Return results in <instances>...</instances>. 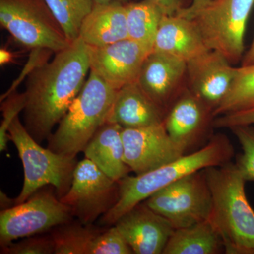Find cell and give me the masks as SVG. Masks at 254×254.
<instances>
[{"instance_id": "obj_1", "label": "cell", "mask_w": 254, "mask_h": 254, "mask_svg": "<svg viewBox=\"0 0 254 254\" xmlns=\"http://www.w3.org/2000/svg\"><path fill=\"white\" fill-rule=\"evenodd\" d=\"M90 70L88 46L78 38L28 76L23 125L37 142L51 136L86 83Z\"/></svg>"}, {"instance_id": "obj_2", "label": "cell", "mask_w": 254, "mask_h": 254, "mask_svg": "<svg viewBox=\"0 0 254 254\" xmlns=\"http://www.w3.org/2000/svg\"><path fill=\"white\" fill-rule=\"evenodd\" d=\"M235 154L231 142L223 134L212 137L199 150L165 164L151 171L124 177L119 181L120 197L111 210L100 217V226L115 225L124 214L145 201L155 192L200 170L230 162Z\"/></svg>"}, {"instance_id": "obj_3", "label": "cell", "mask_w": 254, "mask_h": 254, "mask_svg": "<svg viewBox=\"0 0 254 254\" xmlns=\"http://www.w3.org/2000/svg\"><path fill=\"white\" fill-rule=\"evenodd\" d=\"M204 172L212 196L209 219L221 237L225 254H254V210L236 164L228 162Z\"/></svg>"}, {"instance_id": "obj_4", "label": "cell", "mask_w": 254, "mask_h": 254, "mask_svg": "<svg viewBox=\"0 0 254 254\" xmlns=\"http://www.w3.org/2000/svg\"><path fill=\"white\" fill-rule=\"evenodd\" d=\"M117 90L90 70L86 83L48 139L55 153L76 158L106 123Z\"/></svg>"}, {"instance_id": "obj_5", "label": "cell", "mask_w": 254, "mask_h": 254, "mask_svg": "<svg viewBox=\"0 0 254 254\" xmlns=\"http://www.w3.org/2000/svg\"><path fill=\"white\" fill-rule=\"evenodd\" d=\"M9 137L17 149L24 173L23 188L14 199V205L26 201L37 190L50 185L60 198L63 197L71 187L78 163L76 158L42 147L31 136L18 116L9 127Z\"/></svg>"}, {"instance_id": "obj_6", "label": "cell", "mask_w": 254, "mask_h": 254, "mask_svg": "<svg viewBox=\"0 0 254 254\" xmlns=\"http://www.w3.org/2000/svg\"><path fill=\"white\" fill-rule=\"evenodd\" d=\"M254 0H214L191 18L209 50L230 63L242 60L245 35Z\"/></svg>"}, {"instance_id": "obj_7", "label": "cell", "mask_w": 254, "mask_h": 254, "mask_svg": "<svg viewBox=\"0 0 254 254\" xmlns=\"http://www.w3.org/2000/svg\"><path fill=\"white\" fill-rule=\"evenodd\" d=\"M0 23L23 46L53 53L69 41L45 0H0Z\"/></svg>"}, {"instance_id": "obj_8", "label": "cell", "mask_w": 254, "mask_h": 254, "mask_svg": "<svg viewBox=\"0 0 254 254\" xmlns=\"http://www.w3.org/2000/svg\"><path fill=\"white\" fill-rule=\"evenodd\" d=\"M44 189L37 190L26 201L1 210V247L18 239L45 233L73 220L71 210L60 200L55 190Z\"/></svg>"}, {"instance_id": "obj_9", "label": "cell", "mask_w": 254, "mask_h": 254, "mask_svg": "<svg viewBox=\"0 0 254 254\" xmlns=\"http://www.w3.org/2000/svg\"><path fill=\"white\" fill-rule=\"evenodd\" d=\"M145 203L167 219L175 229L208 220L212 196L204 170L187 175L159 190Z\"/></svg>"}, {"instance_id": "obj_10", "label": "cell", "mask_w": 254, "mask_h": 254, "mask_svg": "<svg viewBox=\"0 0 254 254\" xmlns=\"http://www.w3.org/2000/svg\"><path fill=\"white\" fill-rule=\"evenodd\" d=\"M120 197V184L85 158L78 162L68 191L60 198L73 217L89 225L108 213Z\"/></svg>"}, {"instance_id": "obj_11", "label": "cell", "mask_w": 254, "mask_h": 254, "mask_svg": "<svg viewBox=\"0 0 254 254\" xmlns=\"http://www.w3.org/2000/svg\"><path fill=\"white\" fill-rule=\"evenodd\" d=\"M125 161L135 175L148 173L186 154L173 141L165 124L123 128Z\"/></svg>"}, {"instance_id": "obj_12", "label": "cell", "mask_w": 254, "mask_h": 254, "mask_svg": "<svg viewBox=\"0 0 254 254\" xmlns=\"http://www.w3.org/2000/svg\"><path fill=\"white\" fill-rule=\"evenodd\" d=\"M88 49L91 71L115 90L137 81L145 58L152 52L129 38L105 46H88Z\"/></svg>"}, {"instance_id": "obj_13", "label": "cell", "mask_w": 254, "mask_h": 254, "mask_svg": "<svg viewBox=\"0 0 254 254\" xmlns=\"http://www.w3.org/2000/svg\"><path fill=\"white\" fill-rule=\"evenodd\" d=\"M237 68L221 53L205 52L187 63L190 93L213 113L231 89Z\"/></svg>"}, {"instance_id": "obj_14", "label": "cell", "mask_w": 254, "mask_h": 254, "mask_svg": "<svg viewBox=\"0 0 254 254\" xmlns=\"http://www.w3.org/2000/svg\"><path fill=\"white\" fill-rule=\"evenodd\" d=\"M115 225L135 254H163L175 230L145 201L124 214Z\"/></svg>"}, {"instance_id": "obj_15", "label": "cell", "mask_w": 254, "mask_h": 254, "mask_svg": "<svg viewBox=\"0 0 254 254\" xmlns=\"http://www.w3.org/2000/svg\"><path fill=\"white\" fill-rule=\"evenodd\" d=\"M185 74L186 62L152 51L145 58L136 82L165 113Z\"/></svg>"}, {"instance_id": "obj_16", "label": "cell", "mask_w": 254, "mask_h": 254, "mask_svg": "<svg viewBox=\"0 0 254 254\" xmlns=\"http://www.w3.org/2000/svg\"><path fill=\"white\" fill-rule=\"evenodd\" d=\"M210 115L212 112L189 91L173 103L164 124L170 138L187 152L204 136Z\"/></svg>"}, {"instance_id": "obj_17", "label": "cell", "mask_w": 254, "mask_h": 254, "mask_svg": "<svg viewBox=\"0 0 254 254\" xmlns=\"http://www.w3.org/2000/svg\"><path fill=\"white\" fill-rule=\"evenodd\" d=\"M165 115L136 81L117 90L106 123L123 128H141L163 123Z\"/></svg>"}, {"instance_id": "obj_18", "label": "cell", "mask_w": 254, "mask_h": 254, "mask_svg": "<svg viewBox=\"0 0 254 254\" xmlns=\"http://www.w3.org/2000/svg\"><path fill=\"white\" fill-rule=\"evenodd\" d=\"M199 31L189 18L164 15L152 51L188 63L208 51Z\"/></svg>"}, {"instance_id": "obj_19", "label": "cell", "mask_w": 254, "mask_h": 254, "mask_svg": "<svg viewBox=\"0 0 254 254\" xmlns=\"http://www.w3.org/2000/svg\"><path fill=\"white\" fill-rule=\"evenodd\" d=\"M79 38L91 47L105 46L128 38L126 3L95 4L82 23Z\"/></svg>"}, {"instance_id": "obj_20", "label": "cell", "mask_w": 254, "mask_h": 254, "mask_svg": "<svg viewBox=\"0 0 254 254\" xmlns=\"http://www.w3.org/2000/svg\"><path fill=\"white\" fill-rule=\"evenodd\" d=\"M123 129V127L117 124H104L92 137L83 151L85 158L118 182L131 172L125 161Z\"/></svg>"}, {"instance_id": "obj_21", "label": "cell", "mask_w": 254, "mask_h": 254, "mask_svg": "<svg viewBox=\"0 0 254 254\" xmlns=\"http://www.w3.org/2000/svg\"><path fill=\"white\" fill-rule=\"evenodd\" d=\"M225 253L221 237L210 219L190 226L175 229L163 254Z\"/></svg>"}, {"instance_id": "obj_22", "label": "cell", "mask_w": 254, "mask_h": 254, "mask_svg": "<svg viewBox=\"0 0 254 254\" xmlns=\"http://www.w3.org/2000/svg\"><path fill=\"white\" fill-rule=\"evenodd\" d=\"M105 228L86 225L78 220L55 227L50 234L55 254H92L97 238Z\"/></svg>"}, {"instance_id": "obj_23", "label": "cell", "mask_w": 254, "mask_h": 254, "mask_svg": "<svg viewBox=\"0 0 254 254\" xmlns=\"http://www.w3.org/2000/svg\"><path fill=\"white\" fill-rule=\"evenodd\" d=\"M128 38L153 50L160 21L164 16L157 5L147 0L126 3Z\"/></svg>"}, {"instance_id": "obj_24", "label": "cell", "mask_w": 254, "mask_h": 254, "mask_svg": "<svg viewBox=\"0 0 254 254\" xmlns=\"http://www.w3.org/2000/svg\"><path fill=\"white\" fill-rule=\"evenodd\" d=\"M254 107V64L237 68L231 89L213 113V117Z\"/></svg>"}, {"instance_id": "obj_25", "label": "cell", "mask_w": 254, "mask_h": 254, "mask_svg": "<svg viewBox=\"0 0 254 254\" xmlns=\"http://www.w3.org/2000/svg\"><path fill=\"white\" fill-rule=\"evenodd\" d=\"M57 21L71 42L79 38L85 18L95 6L93 0H45Z\"/></svg>"}, {"instance_id": "obj_26", "label": "cell", "mask_w": 254, "mask_h": 254, "mask_svg": "<svg viewBox=\"0 0 254 254\" xmlns=\"http://www.w3.org/2000/svg\"><path fill=\"white\" fill-rule=\"evenodd\" d=\"M230 129L237 137L242 150L235 164L246 181L254 182V128L237 126Z\"/></svg>"}, {"instance_id": "obj_27", "label": "cell", "mask_w": 254, "mask_h": 254, "mask_svg": "<svg viewBox=\"0 0 254 254\" xmlns=\"http://www.w3.org/2000/svg\"><path fill=\"white\" fill-rule=\"evenodd\" d=\"M1 110L2 111L3 120L0 125V151L4 152L7 148L10 141L9 128L15 118L23 111L26 106V96L24 93L14 92L6 99L1 102Z\"/></svg>"}, {"instance_id": "obj_28", "label": "cell", "mask_w": 254, "mask_h": 254, "mask_svg": "<svg viewBox=\"0 0 254 254\" xmlns=\"http://www.w3.org/2000/svg\"><path fill=\"white\" fill-rule=\"evenodd\" d=\"M1 248L3 254H55L54 243L50 235L25 237Z\"/></svg>"}, {"instance_id": "obj_29", "label": "cell", "mask_w": 254, "mask_h": 254, "mask_svg": "<svg viewBox=\"0 0 254 254\" xmlns=\"http://www.w3.org/2000/svg\"><path fill=\"white\" fill-rule=\"evenodd\" d=\"M130 246L115 225L105 227L100 234L92 254H132Z\"/></svg>"}, {"instance_id": "obj_30", "label": "cell", "mask_w": 254, "mask_h": 254, "mask_svg": "<svg viewBox=\"0 0 254 254\" xmlns=\"http://www.w3.org/2000/svg\"><path fill=\"white\" fill-rule=\"evenodd\" d=\"M53 53L49 50L43 49V48H35L32 49L27 63L25 65L22 70V72L20 73L19 76L11 84L9 89L1 96V102L6 99L9 95L16 92L18 85L24 80L26 77H28L37 68L47 63L50 57V55Z\"/></svg>"}, {"instance_id": "obj_31", "label": "cell", "mask_w": 254, "mask_h": 254, "mask_svg": "<svg viewBox=\"0 0 254 254\" xmlns=\"http://www.w3.org/2000/svg\"><path fill=\"white\" fill-rule=\"evenodd\" d=\"M212 125L215 128H230L237 126H253L254 107L216 117L212 123Z\"/></svg>"}, {"instance_id": "obj_32", "label": "cell", "mask_w": 254, "mask_h": 254, "mask_svg": "<svg viewBox=\"0 0 254 254\" xmlns=\"http://www.w3.org/2000/svg\"><path fill=\"white\" fill-rule=\"evenodd\" d=\"M154 3L165 16H175L183 9L182 0H147Z\"/></svg>"}, {"instance_id": "obj_33", "label": "cell", "mask_w": 254, "mask_h": 254, "mask_svg": "<svg viewBox=\"0 0 254 254\" xmlns=\"http://www.w3.org/2000/svg\"><path fill=\"white\" fill-rule=\"evenodd\" d=\"M214 0H192V3L188 7H184L178 13V16L187 18H191L198 11L203 9Z\"/></svg>"}, {"instance_id": "obj_34", "label": "cell", "mask_w": 254, "mask_h": 254, "mask_svg": "<svg viewBox=\"0 0 254 254\" xmlns=\"http://www.w3.org/2000/svg\"><path fill=\"white\" fill-rule=\"evenodd\" d=\"M254 64V38L250 49L244 55L242 60V66Z\"/></svg>"}, {"instance_id": "obj_35", "label": "cell", "mask_w": 254, "mask_h": 254, "mask_svg": "<svg viewBox=\"0 0 254 254\" xmlns=\"http://www.w3.org/2000/svg\"><path fill=\"white\" fill-rule=\"evenodd\" d=\"M14 58V55L9 50L1 48L0 50V64L1 65L11 63Z\"/></svg>"}, {"instance_id": "obj_36", "label": "cell", "mask_w": 254, "mask_h": 254, "mask_svg": "<svg viewBox=\"0 0 254 254\" xmlns=\"http://www.w3.org/2000/svg\"><path fill=\"white\" fill-rule=\"evenodd\" d=\"M0 203H1V208L2 210L11 208V207L14 206V199H11L9 198L6 193H4L2 190L0 192Z\"/></svg>"}, {"instance_id": "obj_37", "label": "cell", "mask_w": 254, "mask_h": 254, "mask_svg": "<svg viewBox=\"0 0 254 254\" xmlns=\"http://www.w3.org/2000/svg\"><path fill=\"white\" fill-rule=\"evenodd\" d=\"M95 4H108V3L115 2V1H120V2L127 3V0H93Z\"/></svg>"}]
</instances>
